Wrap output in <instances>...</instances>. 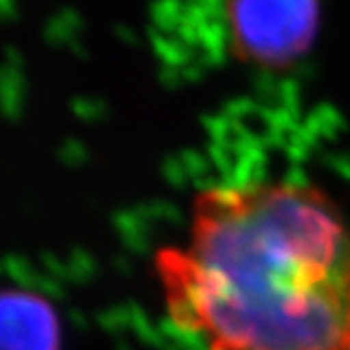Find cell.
<instances>
[{"mask_svg":"<svg viewBox=\"0 0 350 350\" xmlns=\"http://www.w3.org/2000/svg\"><path fill=\"white\" fill-rule=\"evenodd\" d=\"M154 270L167 319L203 350H350V217L319 186H205Z\"/></svg>","mask_w":350,"mask_h":350,"instance_id":"6da1fadb","label":"cell"},{"mask_svg":"<svg viewBox=\"0 0 350 350\" xmlns=\"http://www.w3.org/2000/svg\"><path fill=\"white\" fill-rule=\"evenodd\" d=\"M317 3H226L221 23L230 53L254 68L285 70L308 55L319 30Z\"/></svg>","mask_w":350,"mask_h":350,"instance_id":"7a4b0ae2","label":"cell"},{"mask_svg":"<svg viewBox=\"0 0 350 350\" xmlns=\"http://www.w3.org/2000/svg\"><path fill=\"white\" fill-rule=\"evenodd\" d=\"M0 350H59V321L32 291L0 289Z\"/></svg>","mask_w":350,"mask_h":350,"instance_id":"3957f363","label":"cell"}]
</instances>
